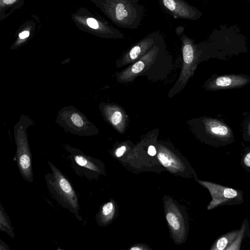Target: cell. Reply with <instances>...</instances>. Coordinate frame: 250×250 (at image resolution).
I'll return each instance as SVG.
<instances>
[{"label":"cell","mask_w":250,"mask_h":250,"mask_svg":"<svg viewBox=\"0 0 250 250\" xmlns=\"http://www.w3.org/2000/svg\"><path fill=\"white\" fill-rule=\"evenodd\" d=\"M115 25L135 29L141 24L144 8L139 0H90Z\"/></svg>","instance_id":"1"},{"label":"cell","mask_w":250,"mask_h":250,"mask_svg":"<svg viewBox=\"0 0 250 250\" xmlns=\"http://www.w3.org/2000/svg\"><path fill=\"white\" fill-rule=\"evenodd\" d=\"M72 21L81 31L105 39L124 38V34L107 21L89 9L81 7L71 15Z\"/></svg>","instance_id":"2"},{"label":"cell","mask_w":250,"mask_h":250,"mask_svg":"<svg viewBox=\"0 0 250 250\" xmlns=\"http://www.w3.org/2000/svg\"><path fill=\"white\" fill-rule=\"evenodd\" d=\"M165 214L168 226L175 243L185 242L188 233V220L183 209L172 199L165 204Z\"/></svg>","instance_id":"3"},{"label":"cell","mask_w":250,"mask_h":250,"mask_svg":"<svg viewBox=\"0 0 250 250\" xmlns=\"http://www.w3.org/2000/svg\"><path fill=\"white\" fill-rule=\"evenodd\" d=\"M182 54L183 65L179 79L176 83L180 91L186 85L190 78L192 77L199 59V52L192 40L183 35Z\"/></svg>","instance_id":"4"},{"label":"cell","mask_w":250,"mask_h":250,"mask_svg":"<svg viewBox=\"0 0 250 250\" xmlns=\"http://www.w3.org/2000/svg\"><path fill=\"white\" fill-rule=\"evenodd\" d=\"M16 162L22 178L29 183L33 181L32 156L27 138L24 131L15 134Z\"/></svg>","instance_id":"5"},{"label":"cell","mask_w":250,"mask_h":250,"mask_svg":"<svg viewBox=\"0 0 250 250\" xmlns=\"http://www.w3.org/2000/svg\"><path fill=\"white\" fill-rule=\"evenodd\" d=\"M159 51L160 47L157 43L133 64L121 72L117 76L118 81L125 83L133 80L152 64Z\"/></svg>","instance_id":"6"},{"label":"cell","mask_w":250,"mask_h":250,"mask_svg":"<svg viewBox=\"0 0 250 250\" xmlns=\"http://www.w3.org/2000/svg\"><path fill=\"white\" fill-rule=\"evenodd\" d=\"M161 40L162 37L157 32H153L147 35L122 57L118 61L117 66L121 67L135 62Z\"/></svg>","instance_id":"7"},{"label":"cell","mask_w":250,"mask_h":250,"mask_svg":"<svg viewBox=\"0 0 250 250\" xmlns=\"http://www.w3.org/2000/svg\"><path fill=\"white\" fill-rule=\"evenodd\" d=\"M166 11L175 18L196 21L202 13L184 0H159Z\"/></svg>","instance_id":"8"},{"label":"cell","mask_w":250,"mask_h":250,"mask_svg":"<svg viewBox=\"0 0 250 250\" xmlns=\"http://www.w3.org/2000/svg\"><path fill=\"white\" fill-rule=\"evenodd\" d=\"M157 158L160 163L170 172L180 175L183 172L184 168H187L181 159L166 146L159 145L158 148Z\"/></svg>","instance_id":"9"},{"label":"cell","mask_w":250,"mask_h":250,"mask_svg":"<svg viewBox=\"0 0 250 250\" xmlns=\"http://www.w3.org/2000/svg\"><path fill=\"white\" fill-rule=\"evenodd\" d=\"M250 81L249 78L238 75H228L216 77L208 83V88L211 90L242 87Z\"/></svg>","instance_id":"10"},{"label":"cell","mask_w":250,"mask_h":250,"mask_svg":"<svg viewBox=\"0 0 250 250\" xmlns=\"http://www.w3.org/2000/svg\"><path fill=\"white\" fill-rule=\"evenodd\" d=\"M208 188L212 197L210 202L212 208L221 203H227L230 199H234L239 196L237 190L229 188H226L216 184H213L207 182H201Z\"/></svg>","instance_id":"11"},{"label":"cell","mask_w":250,"mask_h":250,"mask_svg":"<svg viewBox=\"0 0 250 250\" xmlns=\"http://www.w3.org/2000/svg\"><path fill=\"white\" fill-rule=\"evenodd\" d=\"M206 131L212 136L221 139L229 138L231 131L224 123L216 119L207 118L203 120Z\"/></svg>","instance_id":"12"},{"label":"cell","mask_w":250,"mask_h":250,"mask_svg":"<svg viewBox=\"0 0 250 250\" xmlns=\"http://www.w3.org/2000/svg\"><path fill=\"white\" fill-rule=\"evenodd\" d=\"M0 231L6 233L10 237L14 238L15 233L10 219L0 203Z\"/></svg>","instance_id":"13"},{"label":"cell","mask_w":250,"mask_h":250,"mask_svg":"<svg viewBox=\"0 0 250 250\" xmlns=\"http://www.w3.org/2000/svg\"><path fill=\"white\" fill-rule=\"evenodd\" d=\"M238 232L239 231H233L220 237L214 243L211 250H226L227 246L236 238Z\"/></svg>","instance_id":"14"},{"label":"cell","mask_w":250,"mask_h":250,"mask_svg":"<svg viewBox=\"0 0 250 250\" xmlns=\"http://www.w3.org/2000/svg\"><path fill=\"white\" fill-rule=\"evenodd\" d=\"M109 119L113 125L118 127L123 122V114L119 110H114L110 113Z\"/></svg>","instance_id":"15"},{"label":"cell","mask_w":250,"mask_h":250,"mask_svg":"<svg viewBox=\"0 0 250 250\" xmlns=\"http://www.w3.org/2000/svg\"><path fill=\"white\" fill-rule=\"evenodd\" d=\"M114 210L112 203L109 202L105 204L103 207L102 214L106 218H111Z\"/></svg>","instance_id":"16"},{"label":"cell","mask_w":250,"mask_h":250,"mask_svg":"<svg viewBox=\"0 0 250 250\" xmlns=\"http://www.w3.org/2000/svg\"><path fill=\"white\" fill-rule=\"evenodd\" d=\"M59 184L62 190L65 193L68 194L72 192V187L65 178H60L59 180Z\"/></svg>","instance_id":"17"},{"label":"cell","mask_w":250,"mask_h":250,"mask_svg":"<svg viewBox=\"0 0 250 250\" xmlns=\"http://www.w3.org/2000/svg\"><path fill=\"white\" fill-rule=\"evenodd\" d=\"M71 120L73 124L77 127H82L84 125L82 117L76 113H74L72 114Z\"/></svg>","instance_id":"18"},{"label":"cell","mask_w":250,"mask_h":250,"mask_svg":"<svg viewBox=\"0 0 250 250\" xmlns=\"http://www.w3.org/2000/svg\"><path fill=\"white\" fill-rule=\"evenodd\" d=\"M76 162L77 164L83 167H85L89 168L95 170L94 167L88 163L87 160L81 156H76L75 158Z\"/></svg>","instance_id":"19"},{"label":"cell","mask_w":250,"mask_h":250,"mask_svg":"<svg viewBox=\"0 0 250 250\" xmlns=\"http://www.w3.org/2000/svg\"><path fill=\"white\" fill-rule=\"evenodd\" d=\"M126 150V147L125 146H122L118 148L116 151L115 154L117 157H121Z\"/></svg>","instance_id":"20"},{"label":"cell","mask_w":250,"mask_h":250,"mask_svg":"<svg viewBox=\"0 0 250 250\" xmlns=\"http://www.w3.org/2000/svg\"><path fill=\"white\" fill-rule=\"evenodd\" d=\"M147 153L150 156H155L157 153V151L156 150L155 146H149L148 148Z\"/></svg>","instance_id":"21"},{"label":"cell","mask_w":250,"mask_h":250,"mask_svg":"<svg viewBox=\"0 0 250 250\" xmlns=\"http://www.w3.org/2000/svg\"><path fill=\"white\" fill-rule=\"evenodd\" d=\"M250 152H249L244 158V163L248 168L250 167Z\"/></svg>","instance_id":"22"},{"label":"cell","mask_w":250,"mask_h":250,"mask_svg":"<svg viewBox=\"0 0 250 250\" xmlns=\"http://www.w3.org/2000/svg\"><path fill=\"white\" fill-rule=\"evenodd\" d=\"M9 246L0 239V250H10Z\"/></svg>","instance_id":"23"},{"label":"cell","mask_w":250,"mask_h":250,"mask_svg":"<svg viewBox=\"0 0 250 250\" xmlns=\"http://www.w3.org/2000/svg\"><path fill=\"white\" fill-rule=\"evenodd\" d=\"M29 35L28 31H24L19 34V37L21 39H24L27 38Z\"/></svg>","instance_id":"24"},{"label":"cell","mask_w":250,"mask_h":250,"mask_svg":"<svg viewBox=\"0 0 250 250\" xmlns=\"http://www.w3.org/2000/svg\"><path fill=\"white\" fill-rule=\"evenodd\" d=\"M16 0H3V2L6 4H12L16 1Z\"/></svg>","instance_id":"25"},{"label":"cell","mask_w":250,"mask_h":250,"mask_svg":"<svg viewBox=\"0 0 250 250\" xmlns=\"http://www.w3.org/2000/svg\"><path fill=\"white\" fill-rule=\"evenodd\" d=\"M144 249L142 248H140V247H133L132 248L130 249V250H143Z\"/></svg>","instance_id":"26"}]
</instances>
